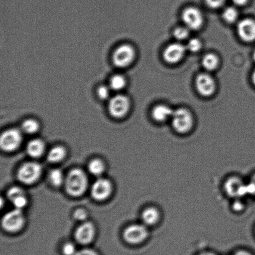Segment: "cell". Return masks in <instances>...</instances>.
Segmentation results:
<instances>
[{
    "label": "cell",
    "instance_id": "obj_41",
    "mask_svg": "<svg viewBox=\"0 0 255 255\" xmlns=\"http://www.w3.org/2000/svg\"><path fill=\"white\" fill-rule=\"evenodd\" d=\"M254 58L255 60V51H254Z\"/></svg>",
    "mask_w": 255,
    "mask_h": 255
},
{
    "label": "cell",
    "instance_id": "obj_11",
    "mask_svg": "<svg viewBox=\"0 0 255 255\" xmlns=\"http://www.w3.org/2000/svg\"><path fill=\"white\" fill-rule=\"evenodd\" d=\"M112 191V185L111 181L106 179L100 178L92 185L91 195L96 201H103L111 196Z\"/></svg>",
    "mask_w": 255,
    "mask_h": 255
},
{
    "label": "cell",
    "instance_id": "obj_26",
    "mask_svg": "<svg viewBox=\"0 0 255 255\" xmlns=\"http://www.w3.org/2000/svg\"><path fill=\"white\" fill-rule=\"evenodd\" d=\"M23 195H25L23 190L18 187H13L7 191V197L9 201L12 202L17 197L23 196Z\"/></svg>",
    "mask_w": 255,
    "mask_h": 255
},
{
    "label": "cell",
    "instance_id": "obj_20",
    "mask_svg": "<svg viewBox=\"0 0 255 255\" xmlns=\"http://www.w3.org/2000/svg\"><path fill=\"white\" fill-rule=\"evenodd\" d=\"M127 81L123 75L117 74L114 75L110 80L109 86L112 91H121L126 87Z\"/></svg>",
    "mask_w": 255,
    "mask_h": 255
},
{
    "label": "cell",
    "instance_id": "obj_15",
    "mask_svg": "<svg viewBox=\"0 0 255 255\" xmlns=\"http://www.w3.org/2000/svg\"><path fill=\"white\" fill-rule=\"evenodd\" d=\"M239 36L244 41L251 42L255 40V21L252 19H244L237 26Z\"/></svg>",
    "mask_w": 255,
    "mask_h": 255
},
{
    "label": "cell",
    "instance_id": "obj_37",
    "mask_svg": "<svg viewBox=\"0 0 255 255\" xmlns=\"http://www.w3.org/2000/svg\"><path fill=\"white\" fill-rule=\"evenodd\" d=\"M232 1L235 4L239 5V6H243V5L247 4L249 0H232Z\"/></svg>",
    "mask_w": 255,
    "mask_h": 255
},
{
    "label": "cell",
    "instance_id": "obj_16",
    "mask_svg": "<svg viewBox=\"0 0 255 255\" xmlns=\"http://www.w3.org/2000/svg\"><path fill=\"white\" fill-rule=\"evenodd\" d=\"M161 219V214L158 208L151 206L147 207L142 211L141 220L142 224L146 227L156 226Z\"/></svg>",
    "mask_w": 255,
    "mask_h": 255
},
{
    "label": "cell",
    "instance_id": "obj_13",
    "mask_svg": "<svg viewBox=\"0 0 255 255\" xmlns=\"http://www.w3.org/2000/svg\"><path fill=\"white\" fill-rule=\"evenodd\" d=\"M186 50V46L178 42L169 44L164 51L165 61L171 64L176 63L184 57Z\"/></svg>",
    "mask_w": 255,
    "mask_h": 255
},
{
    "label": "cell",
    "instance_id": "obj_30",
    "mask_svg": "<svg viewBox=\"0 0 255 255\" xmlns=\"http://www.w3.org/2000/svg\"><path fill=\"white\" fill-rule=\"evenodd\" d=\"M27 203V200L26 196H23L17 197V199L14 200L12 202V204H13L15 209L22 210L26 206Z\"/></svg>",
    "mask_w": 255,
    "mask_h": 255
},
{
    "label": "cell",
    "instance_id": "obj_24",
    "mask_svg": "<svg viewBox=\"0 0 255 255\" xmlns=\"http://www.w3.org/2000/svg\"><path fill=\"white\" fill-rule=\"evenodd\" d=\"M49 179L51 184L54 187L61 186L65 181L63 173L58 169L52 170L49 175Z\"/></svg>",
    "mask_w": 255,
    "mask_h": 255
},
{
    "label": "cell",
    "instance_id": "obj_36",
    "mask_svg": "<svg viewBox=\"0 0 255 255\" xmlns=\"http://www.w3.org/2000/svg\"><path fill=\"white\" fill-rule=\"evenodd\" d=\"M76 255H99L96 251L91 249H84L77 252Z\"/></svg>",
    "mask_w": 255,
    "mask_h": 255
},
{
    "label": "cell",
    "instance_id": "obj_34",
    "mask_svg": "<svg viewBox=\"0 0 255 255\" xmlns=\"http://www.w3.org/2000/svg\"><path fill=\"white\" fill-rule=\"evenodd\" d=\"M227 0H206V3L212 8H218L223 6Z\"/></svg>",
    "mask_w": 255,
    "mask_h": 255
},
{
    "label": "cell",
    "instance_id": "obj_38",
    "mask_svg": "<svg viewBox=\"0 0 255 255\" xmlns=\"http://www.w3.org/2000/svg\"><path fill=\"white\" fill-rule=\"evenodd\" d=\"M235 255H252L249 252L244 251H241L236 252Z\"/></svg>",
    "mask_w": 255,
    "mask_h": 255
},
{
    "label": "cell",
    "instance_id": "obj_6",
    "mask_svg": "<svg viewBox=\"0 0 255 255\" xmlns=\"http://www.w3.org/2000/svg\"><path fill=\"white\" fill-rule=\"evenodd\" d=\"M24 222V216L22 210L14 209L4 215L2 219L1 224L5 231L16 232L22 228Z\"/></svg>",
    "mask_w": 255,
    "mask_h": 255
},
{
    "label": "cell",
    "instance_id": "obj_27",
    "mask_svg": "<svg viewBox=\"0 0 255 255\" xmlns=\"http://www.w3.org/2000/svg\"><path fill=\"white\" fill-rule=\"evenodd\" d=\"M189 28L184 27H178L174 29V36L177 39L184 40L189 36Z\"/></svg>",
    "mask_w": 255,
    "mask_h": 255
},
{
    "label": "cell",
    "instance_id": "obj_2",
    "mask_svg": "<svg viewBox=\"0 0 255 255\" xmlns=\"http://www.w3.org/2000/svg\"><path fill=\"white\" fill-rule=\"evenodd\" d=\"M171 119L172 127L179 134L188 133L194 126V117L191 112L186 109L174 111Z\"/></svg>",
    "mask_w": 255,
    "mask_h": 255
},
{
    "label": "cell",
    "instance_id": "obj_33",
    "mask_svg": "<svg viewBox=\"0 0 255 255\" xmlns=\"http://www.w3.org/2000/svg\"><path fill=\"white\" fill-rule=\"evenodd\" d=\"M74 217L76 221H83L87 219V214L83 209H77L74 212Z\"/></svg>",
    "mask_w": 255,
    "mask_h": 255
},
{
    "label": "cell",
    "instance_id": "obj_10",
    "mask_svg": "<svg viewBox=\"0 0 255 255\" xmlns=\"http://www.w3.org/2000/svg\"><path fill=\"white\" fill-rule=\"evenodd\" d=\"M182 18L187 28L196 30L201 28L204 17L201 11L194 7H188L182 12Z\"/></svg>",
    "mask_w": 255,
    "mask_h": 255
},
{
    "label": "cell",
    "instance_id": "obj_12",
    "mask_svg": "<svg viewBox=\"0 0 255 255\" xmlns=\"http://www.w3.org/2000/svg\"><path fill=\"white\" fill-rule=\"evenodd\" d=\"M196 86L197 91L204 96H211L216 89V82L213 77L206 73L200 74L197 76Z\"/></svg>",
    "mask_w": 255,
    "mask_h": 255
},
{
    "label": "cell",
    "instance_id": "obj_28",
    "mask_svg": "<svg viewBox=\"0 0 255 255\" xmlns=\"http://www.w3.org/2000/svg\"><path fill=\"white\" fill-rule=\"evenodd\" d=\"M186 49L192 52L199 51L202 47V43L199 39L197 38H192L190 39L187 42Z\"/></svg>",
    "mask_w": 255,
    "mask_h": 255
},
{
    "label": "cell",
    "instance_id": "obj_7",
    "mask_svg": "<svg viewBox=\"0 0 255 255\" xmlns=\"http://www.w3.org/2000/svg\"><path fill=\"white\" fill-rule=\"evenodd\" d=\"M134 57L133 47L128 44H123L117 47L114 51L113 62L117 67H126L132 63Z\"/></svg>",
    "mask_w": 255,
    "mask_h": 255
},
{
    "label": "cell",
    "instance_id": "obj_3",
    "mask_svg": "<svg viewBox=\"0 0 255 255\" xmlns=\"http://www.w3.org/2000/svg\"><path fill=\"white\" fill-rule=\"evenodd\" d=\"M42 167L36 162H31L22 165L17 172V178L24 184L35 183L41 177Z\"/></svg>",
    "mask_w": 255,
    "mask_h": 255
},
{
    "label": "cell",
    "instance_id": "obj_39",
    "mask_svg": "<svg viewBox=\"0 0 255 255\" xmlns=\"http://www.w3.org/2000/svg\"><path fill=\"white\" fill-rule=\"evenodd\" d=\"M252 81H253L254 84L255 85V70L254 72L253 76H252Z\"/></svg>",
    "mask_w": 255,
    "mask_h": 255
},
{
    "label": "cell",
    "instance_id": "obj_29",
    "mask_svg": "<svg viewBox=\"0 0 255 255\" xmlns=\"http://www.w3.org/2000/svg\"><path fill=\"white\" fill-rule=\"evenodd\" d=\"M112 90L109 86H100L98 90H97V94L101 99L106 100L109 98L111 96V91Z\"/></svg>",
    "mask_w": 255,
    "mask_h": 255
},
{
    "label": "cell",
    "instance_id": "obj_17",
    "mask_svg": "<svg viewBox=\"0 0 255 255\" xmlns=\"http://www.w3.org/2000/svg\"><path fill=\"white\" fill-rule=\"evenodd\" d=\"M173 112L171 107L166 105H158L152 110V117L156 122H163L171 119Z\"/></svg>",
    "mask_w": 255,
    "mask_h": 255
},
{
    "label": "cell",
    "instance_id": "obj_25",
    "mask_svg": "<svg viewBox=\"0 0 255 255\" xmlns=\"http://www.w3.org/2000/svg\"><path fill=\"white\" fill-rule=\"evenodd\" d=\"M225 21L229 23H232L236 21L239 16V12L236 7H228L224 9L222 14Z\"/></svg>",
    "mask_w": 255,
    "mask_h": 255
},
{
    "label": "cell",
    "instance_id": "obj_19",
    "mask_svg": "<svg viewBox=\"0 0 255 255\" xmlns=\"http://www.w3.org/2000/svg\"><path fill=\"white\" fill-rule=\"evenodd\" d=\"M66 149L63 147H54L47 154V160L52 163H57L62 161L66 157Z\"/></svg>",
    "mask_w": 255,
    "mask_h": 255
},
{
    "label": "cell",
    "instance_id": "obj_8",
    "mask_svg": "<svg viewBox=\"0 0 255 255\" xmlns=\"http://www.w3.org/2000/svg\"><path fill=\"white\" fill-rule=\"evenodd\" d=\"M130 107L128 97L124 94H117L110 100L109 109L111 116L122 118L126 116Z\"/></svg>",
    "mask_w": 255,
    "mask_h": 255
},
{
    "label": "cell",
    "instance_id": "obj_31",
    "mask_svg": "<svg viewBox=\"0 0 255 255\" xmlns=\"http://www.w3.org/2000/svg\"><path fill=\"white\" fill-rule=\"evenodd\" d=\"M62 252L64 255H76L77 252L76 247L70 242L64 245Z\"/></svg>",
    "mask_w": 255,
    "mask_h": 255
},
{
    "label": "cell",
    "instance_id": "obj_14",
    "mask_svg": "<svg viewBox=\"0 0 255 255\" xmlns=\"http://www.w3.org/2000/svg\"><path fill=\"white\" fill-rule=\"evenodd\" d=\"M95 235L96 229L94 225L90 222H86L77 228L75 237L79 244L88 245L93 241Z\"/></svg>",
    "mask_w": 255,
    "mask_h": 255
},
{
    "label": "cell",
    "instance_id": "obj_4",
    "mask_svg": "<svg viewBox=\"0 0 255 255\" xmlns=\"http://www.w3.org/2000/svg\"><path fill=\"white\" fill-rule=\"evenodd\" d=\"M224 191L227 196L234 199H242L249 195L247 183L237 176H232L226 180Z\"/></svg>",
    "mask_w": 255,
    "mask_h": 255
},
{
    "label": "cell",
    "instance_id": "obj_9",
    "mask_svg": "<svg viewBox=\"0 0 255 255\" xmlns=\"http://www.w3.org/2000/svg\"><path fill=\"white\" fill-rule=\"evenodd\" d=\"M22 139L21 131L16 129H10L2 134L0 138V146L4 151H13L18 148Z\"/></svg>",
    "mask_w": 255,
    "mask_h": 255
},
{
    "label": "cell",
    "instance_id": "obj_1",
    "mask_svg": "<svg viewBox=\"0 0 255 255\" xmlns=\"http://www.w3.org/2000/svg\"><path fill=\"white\" fill-rule=\"evenodd\" d=\"M65 184L67 193L71 196L79 197L86 192L88 186V179L82 170L75 169L67 175Z\"/></svg>",
    "mask_w": 255,
    "mask_h": 255
},
{
    "label": "cell",
    "instance_id": "obj_35",
    "mask_svg": "<svg viewBox=\"0 0 255 255\" xmlns=\"http://www.w3.org/2000/svg\"><path fill=\"white\" fill-rule=\"evenodd\" d=\"M241 199H235L234 203L233 204V209L235 211L241 212L244 209L245 205L241 201Z\"/></svg>",
    "mask_w": 255,
    "mask_h": 255
},
{
    "label": "cell",
    "instance_id": "obj_32",
    "mask_svg": "<svg viewBox=\"0 0 255 255\" xmlns=\"http://www.w3.org/2000/svg\"><path fill=\"white\" fill-rule=\"evenodd\" d=\"M248 193L249 196L255 197V174L251 177L249 182L247 183Z\"/></svg>",
    "mask_w": 255,
    "mask_h": 255
},
{
    "label": "cell",
    "instance_id": "obj_21",
    "mask_svg": "<svg viewBox=\"0 0 255 255\" xmlns=\"http://www.w3.org/2000/svg\"><path fill=\"white\" fill-rule=\"evenodd\" d=\"M218 57L213 53L207 54L202 59V65L208 71H213L219 66Z\"/></svg>",
    "mask_w": 255,
    "mask_h": 255
},
{
    "label": "cell",
    "instance_id": "obj_40",
    "mask_svg": "<svg viewBox=\"0 0 255 255\" xmlns=\"http://www.w3.org/2000/svg\"><path fill=\"white\" fill-rule=\"evenodd\" d=\"M199 255H214L213 254H211V253H204V254H202Z\"/></svg>",
    "mask_w": 255,
    "mask_h": 255
},
{
    "label": "cell",
    "instance_id": "obj_22",
    "mask_svg": "<svg viewBox=\"0 0 255 255\" xmlns=\"http://www.w3.org/2000/svg\"><path fill=\"white\" fill-rule=\"evenodd\" d=\"M88 169L91 174L99 176L105 171V164L101 159H94L90 162Z\"/></svg>",
    "mask_w": 255,
    "mask_h": 255
},
{
    "label": "cell",
    "instance_id": "obj_23",
    "mask_svg": "<svg viewBox=\"0 0 255 255\" xmlns=\"http://www.w3.org/2000/svg\"><path fill=\"white\" fill-rule=\"evenodd\" d=\"M22 130L25 133L32 134L36 133L39 129V122L33 119L25 120L22 124Z\"/></svg>",
    "mask_w": 255,
    "mask_h": 255
},
{
    "label": "cell",
    "instance_id": "obj_18",
    "mask_svg": "<svg viewBox=\"0 0 255 255\" xmlns=\"http://www.w3.org/2000/svg\"><path fill=\"white\" fill-rule=\"evenodd\" d=\"M45 145L41 139H33L27 145L26 151L29 156L37 158L44 153Z\"/></svg>",
    "mask_w": 255,
    "mask_h": 255
},
{
    "label": "cell",
    "instance_id": "obj_5",
    "mask_svg": "<svg viewBox=\"0 0 255 255\" xmlns=\"http://www.w3.org/2000/svg\"><path fill=\"white\" fill-rule=\"evenodd\" d=\"M148 236V229L143 224L131 225L127 227L124 233L125 241L131 245L141 244Z\"/></svg>",
    "mask_w": 255,
    "mask_h": 255
}]
</instances>
